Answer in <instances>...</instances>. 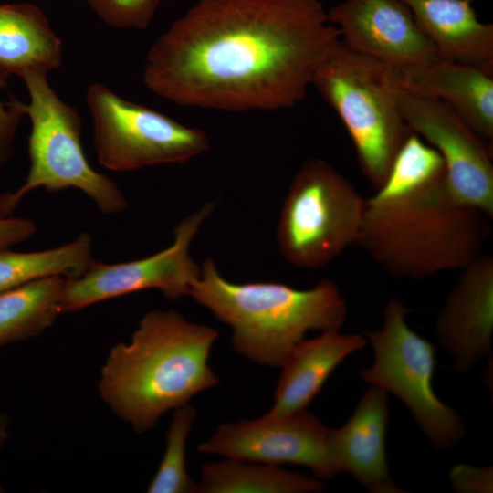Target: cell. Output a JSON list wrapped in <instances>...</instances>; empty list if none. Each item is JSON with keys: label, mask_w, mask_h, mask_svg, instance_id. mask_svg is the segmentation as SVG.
<instances>
[{"label": "cell", "mask_w": 493, "mask_h": 493, "mask_svg": "<svg viewBox=\"0 0 493 493\" xmlns=\"http://www.w3.org/2000/svg\"><path fill=\"white\" fill-rule=\"evenodd\" d=\"M341 40L320 0H198L149 48L142 78L182 106H295Z\"/></svg>", "instance_id": "cell-1"}, {"label": "cell", "mask_w": 493, "mask_h": 493, "mask_svg": "<svg viewBox=\"0 0 493 493\" xmlns=\"http://www.w3.org/2000/svg\"><path fill=\"white\" fill-rule=\"evenodd\" d=\"M484 216L452 192L441 154L412 133L383 184L365 198L356 244L389 274L425 278L461 270L482 255Z\"/></svg>", "instance_id": "cell-2"}, {"label": "cell", "mask_w": 493, "mask_h": 493, "mask_svg": "<svg viewBox=\"0 0 493 493\" xmlns=\"http://www.w3.org/2000/svg\"><path fill=\"white\" fill-rule=\"evenodd\" d=\"M218 331L191 322L175 310H152L131 341L110 351L99 392L136 432L151 429L167 411L218 383L209 366Z\"/></svg>", "instance_id": "cell-3"}, {"label": "cell", "mask_w": 493, "mask_h": 493, "mask_svg": "<svg viewBox=\"0 0 493 493\" xmlns=\"http://www.w3.org/2000/svg\"><path fill=\"white\" fill-rule=\"evenodd\" d=\"M189 295L232 329L234 349L261 365L280 367L309 330H339L347 306L329 279L308 289L278 282L235 283L226 279L212 258Z\"/></svg>", "instance_id": "cell-4"}, {"label": "cell", "mask_w": 493, "mask_h": 493, "mask_svg": "<svg viewBox=\"0 0 493 493\" xmlns=\"http://www.w3.org/2000/svg\"><path fill=\"white\" fill-rule=\"evenodd\" d=\"M311 85L341 119L363 175L377 189L414 133L399 107V68L361 54L341 39Z\"/></svg>", "instance_id": "cell-5"}, {"label": "cell", "mask_w": 493, "mask_h": 493, "mask_svg": "<svg viewBox=\"0 0 493 493\" xmlns=\"http://www.w3.org/2000/svg\"><path fill=\"white\" fill-rule=\"evenodd\" d=\"M47 75L35 71L21 77L30 98L22 106L31 123L30 166L23 185L16 192L0 195V216H9L22 198L37 188L48 192L76 188L88 195L101 213L122 212L127 201L121 191L87 160L78 110L58 96Z\"/></svg>", "instance_id": "cell-6"}, {"label": "cell", "mask_w": 493, "mask_h": 493, "mask_svg": "<svg viewBox=\"0 0 493 493\" xmlns=\"http://www.w3.org/2000/svg\"><path fill=\"white\" fill-rule=\"evenodd\" d=\"M365 198L322 159L308 160L294 175L277 227L282 256L308 269L330 263L356 244Z\"/></svg>", "instance_id": "cell-7"}, {"label": "cell", "mask_w": 493, "mask_h": 493, "mask_svg": "<svg viewBox=\"0 0 493 493\" xmlns=\"http://www.w3.org/2000/svg\"><path fill=\"white\" fill-rule=\"evenodd\" d=\"M409 312L400 299L387 301L381 329L365 331L374 361L361 371V377L398 397L430 443L437 449H447L462 439L466 426L434 391L435 347L408 326Z\"/></svg>", "instance_id": "cell-8"}, {"label": "cell", "mask_w": 493, "mask_h": 493, "mask_svg": "<svg viewBox=\"0 0 493 493\" xmlns=\"http://www.w3.org/2000/svg\"><path fill=\"white\" fill-rule=\"evenodd\" d=\"M86 102L93 121V142L100 163L112 171L183 163L209 149L208 136L175 120L91 84Z\"/></svg>", "instance_id": "cell-9"}, {"label": "cell", "mask_w": 493, "mask_h": 493, "mask_svg": "<svg viewBox=\"0 0 493 493\" xmlns=\"http://www.w3.org/2000/svg\"><path fill=\"white\" fill-rule=\"evenodd\" d=\"M215 205L207 203L184 217L173 230L174 240L167 248L150 257L114 264L92 260L77 278H66L61 311L75 312L89 305L149 288L169 299L189 295L201 274L190 254L191 243Z\"/></svg>", "instance_id": "cell-10"}, {"label": "cell", "mask_w": 493, "mask_h": 493, "mask_svg": "<svg viewBox=\"0 0 493 493\" xmlns=\"http://www.w3.org/2000/svg\"><path fill=\"white\" fill-rule=\"evenodd\" d=\"M398 100L410 130L441 154L452 192L464 204L492 218V145L438 99L401 84Z\"/></svg>", "instance_id": "cell-11"}, {"label": "cell", "mask_w": 493, "mask_h": 493, "mask_svg": "<svg viewBox=\"0 0 493 493\" xmlns=\"http://www.w3.org/2000/svg\"><path fill=\"white\" fill-rule=\"evenodd\" d=\"M329 431L306 410L223 424L198 445L203 454L263 464L304 466L320 478L337 475L329 449Z\"/></svg>", "instance_id": "cell-12"}, {"label": "cell", "mask_w": 493, "mask_h": 493, "mask_svg": "<svg viewBox=\"0 0 493 493\" xmlns=\"http://www.w3.org/2000/svg\"><path fill=\"white\" fill-rule=\"evenodd\" d=\"M327 13L346 46L391 67L439 58L404 0H344Z\"/></svg>", "instance_id": "cell-13"}, {"label": "cell", "mask_w": 493, "mask_h": 493, "mask_svg": "<svg viewBox=\"0 0 493 493\" xmlns=\"http://www.w3.org/2000/svg\"><path fill=\"white\" fill-rule=\"evenodd\" d=\"M435 331L454 369L465 373L489 356L493 333V258L481 255L461 269L438 314Z\"/></svg>", "instance_id": "cell-14"}, {"label": "cell", "mask_w": 493, "mask_h": 493, "mask_svg": "<svg viewBox=\"0 0 493 493\" xmlns=\"http://www.w3.org/2000/svg\"><path fill=\"white\" fill-rule=\"evenodd\" d=\"M389 419L387 393L374 385L362 395L350 419L329 431V449L337 475L348 472L372 493L404 492L390 476L385 448Z\"/></svg>", "instance_id": "cell-15"}, {"label": "cell", "mask_w": 493, "mask_h": 493, "mask_svg": "<svg viewBox=\"0 0 493 493\" xmlns=\"http://www.w3.org/2000/svg\"><path fill=\"white\" fill-rule=\"evenodd\" d=\"M399 70L402 86L438 99L492 145L493 72L442 58Z\"/></svg>", "instance_id": "cell-16"}, {"label": "cell", "mask_w": 493, "mask_h": 493, "mask_svg": "<svg viewBox=\"0 0 493 493\" xmlns=\"http://www.w3.org/2000/svg\"><path fill=\"white\" fill-rule=\"evenodd\" d=\"M366 338L330 330L314 339L302 340L281 364L274 404L268 414L286 415L306 410L336 367L362 350Z\"/></svg>", "instance_id": "cell-17"}, {"label": "cell", "mask_w": 493, "mask_h": 493, "mask_svg": "<svg viewBox=\"0 0 493 493\" xmlns=\"http://www.w3.org/2000/svg\"><path fill=\"white\" fill-rule=\"evenodd\" d=\"M439 58L493 72V26L478 20L472 0H404Z\"/></svg>", "instance_id": "cell-18"}, {"label": "cell", "mask_w": 493, "mask_h": 493, "mask_svg": "<svg viewBox=\"0 0 493 493\" xmlns=\"http://www.w3.org/2000/svg\"><path fill=\"white\" fill-rule=\"evenodd\" d=\"M62 63V42L43 11L29 3L0 5V76L48 73Z\"/></svg>", "instance_id": "cell-19"}, {"label": "cell", "mask_w": 493, "mask_h": 493, "mask_svg": "<svg viewBox=\"0 0 493 493\" xmlns=\"http://www.w3.org/2000/svg\"><path fill=\"white\" fill-rule=\"evenodd\" d=\"M326 485L278 465L227 458L201 469L196 493H309Z\"/></svg>", "instance_id": "cell-20"}, {"label": "cell", "mask_w": 493, "mask_h": 493, "mask_svg": "<svg viewBox=\"0 0 493 493\" xmlns=\"http://www.w3.org/2000/svg\"><path fill=\"white\" fill-rule=\"evenodd\" d=\"M66 277L49 276L0 292V346L41 333L61 311Z\"/></svg>", "instance_id": "cell-21"}, {"label": "cell", "mask_w": 493, "mask_h": 493, "mask_svg": "<svg viewBox=\"0 0 493 493\" xmlns=\"http://www.w3.org/2000/svg\"><path fill=\"white\" fill-rule=\"evenodd\" d=\"M92 260V239L86 232L73 241L47 250L0 249V292L49 276L77 278Z\"/></svg>", "instance_id": "cell-22"}, {"label": "cell", "mask_w": 493, "mask_h": 493, "mask_svg": "<svg viewBox=\"0 0 493 493\" xmlns=\"http://www.w3.org/2000/svg\"><path fill=\"white\" fill-rule=\"evenodd\" d=\"M196 410L186 404L174 409L166 435V448L150 482V493H196V483L186 468L185 449Z\"/></svg>", "instance_id": "cell-23"}, {"label": "cell", "mask_w": 493, "mask_h": 493, "mask_svg": "<svg viewBox=\"0 0 493 493\" xmlns=\"http://www.w3.org/2000/svg\"><path fill=\"white\" fill-rule=\"evenodd\" d=\"M96 15L117 28L145 29L153 18L160 0H87Z\"/></svg>", "instance_id": "cell-24"}, {"label": "cell", "mask_w": 493, "mask_h": 493, "mask_svg": "<svg viewBox=\"0 0 493 493\" xmlns=\"http://www.w3.org/2000/svg\"><path fill=\"white\" fill-rule=\"evenodd\" d=\"M6 86V79L0 76V89ZM23 102L15 97L8 101H0V167L12 157L14 140L23 115Z\"/></svg>", "instance_id": "cell-25"}, {"label": "cell", "mask_w": 493, "mask_h": 493, "mask_svg": "<svg viewBox=\"0 0 493 493\" xmlns=\"http://www.w3.org/2000/svg\"><path fill=\"white\" fill-rule=\"evenodd\" d=\"M492 467L455 466L449 474L453 488L460 493L492 492Z\"/></svg>", "instance_id": "cell-26"}, {"label": "cell", "mask_w": 493, "mask_h": 493, "mask_svg": "<svg viewBox=\"0 0 493 493\" xmlns=\"http://www.w3.org/2000/svg\"><path fill=\"white\" fill-rule=\"evenodd\" d=\"M36 231V225L30 219L0 216V249H7L28 239Z\"/></svg>", "instance_id": "cell-27"}, {"label": "cell", "mask_w": 493, "mask_h": 493, "mask_svg": "<svg viewBox=\"0 0 493 493\" xmlns=\"http://www.w3.org/2000/svg\"><path fill=\"white\" fill-rule=\"evenodd\" d=\"M7 427L8 422L6 417L0 414V446H2L8 438ZM2 491L3 488L0 487V492Z\"/></svg>", "instance_id": "cell-28"}]
</instances>
